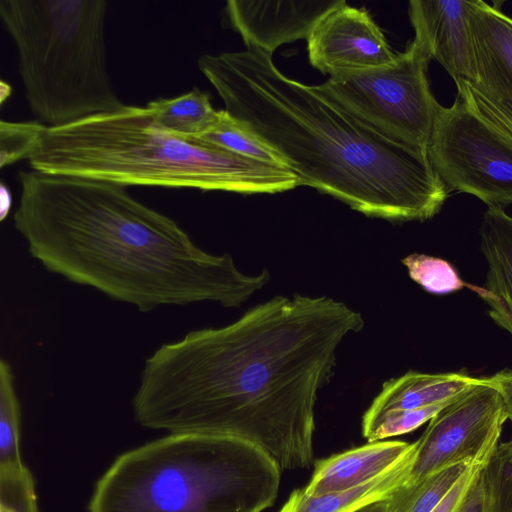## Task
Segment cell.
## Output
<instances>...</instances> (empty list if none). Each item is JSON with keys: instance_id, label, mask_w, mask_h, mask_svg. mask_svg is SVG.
Returning a JSON list of instances; mask_svg holds the SVG:
<instances>
[{"instance_id": "cell-25", "label": "cell", "mask_w": 512, "mask_h": 512, "mask_svg": "<svg viewBox=\"0 0 512 512\" xmlns=\"http://www.w3.org/2000/svg\"><path fill=\"white\" fill-rule=\"evenodd\" d=\"M46 126L39 122H6L1 120V168L35 151Z\"/></svg>"}, {"instance_id": "cell-29", "label": "cell", "mask_w": 512, "mask_h": 512, "mask_svg": "<svg viewBox=\"0 0 512 512\" xmlns=\"http://www.w3.org/2000/svg\"><path fill=\"white\" fill-rule=\"evenodd\" d=\"M0 198H1V220H4L7 213L10 210L11 207V194L9 189L4 185V183H1V190H0Z\"/></svg>"}, {"instance_id": "cell-26", "label": "cell", "mask_w": 512, "mask_h": 512, "mask_svg": "<svg viewBox=\"0 0 512 512\" xmlns=\"http://www.w3.org/2000/svg\"><path fill=\"white\" fill-rule=\"evenodd\" d=\"M483 466L471 465L432 512H455Z\"/></svg>"}, {"instance_id": "cell-11", "label": "cell", "mask_w": 512, "mask_h": 512, "mask_svg": "<svg viewBox=\"0 0 512 512\" xmlns=\"http://www.w3.org/2000/svg\"><path fill=\"white\" fill-rule=\"evenodd\" d=\"M307 43L311 65L330 76L388 66L398 56L368 11L346 2L316 23Z\"/></svg>"}, {"instance_id": "cell-7", "label": "cell", "mask_w": 512, "mask_h": 512, "mask_svg": "<svg viewBox=\"0 0 512 512\" xmlns=\"http://www.w3.org/2000/svg\"><path fill=\"white\" fill-rule=\"evenodd\" d=\"M430 60L411 41L391 65L333 75L316 88L387 139L427 151L442 107L430 88Z\"/></svg>"}, {"instance_id": "cell-23", "label": "cell", "mask_w": 512, "mask_h": 512, "mask_svg": "<svg viewBox=\"0 0 512 512\" xmlns=\"http://www.w3.org/2000/svg\"><path fill=\"white\" fill-rule=\"evenodd\" d=\"M481 473L486 512H512V440L498 445Z\"/></svg>"}, {"instance_id": "cell-10", "label": "cell", "mask_w": 512, "mask_h": 512, "mask_svg": "<svg viewBox=\"0 0 512 512\" xmlns=\"http://www.w3.org/2000/svg\"><path fill=\"white\" fill-rule=\"evenodd\" d=\"M480 381L464 373L416 371L387 380L363 415V436L374 442L412 432Z\"/></svg>"}, {"instance_id": "cell-32", "label": "cell", "mask_w": 512, "mask_h": 512, "mask_svg": "<svg viewBox=\"0 0 512 512\" xmlns=\"http://www.w3.org/2000/svg\"><path fill=\"white\" fill-rule=\"evenodd\" d=\"M0 512H14V511H12L11 509H8L6 507L0 506Z\"/></svg>"}, {"instance_id": "cell-31", "label": "cell", "mask_w": 512, "mask_h": 512, "mask_svg": "<svg viewBox=\"0 0 512 512\" xmlns=\"http://www.w3.org/2000/svg\"><path fill=\"white\" fill-rule=\"evenodd\" d=\"M10 93H11V86L8 83H6L3 80H1L0 96H1V103L2 104L4 103L5 99L10 96Z\"/></svg>"}, {"instance_id": "cell-4", "label": "cell", "mask_w": 512, "mask_h": 512, "mask_svg": "<svg viewBox=\"0 0 512 512\" xmlns=\"http://www.w3.org/2000/svg\"><path fill=\"white\" fill-rule=\"evenodd\" d=\"M33 170L115 183L278 193L301 185L287 167L163 130L147 107L124 105L60 127H45L28 157Z\"/></svg>"}, {"instance_id": "cell-15", "label": "cell", "mask_w": 512, "mask_h": 512, "mask_svg": "<svg viewBox=\"0 0 512 512\" xmlns=\"http://www.w3.org/2000/svg\"><path fill=\"white\" fill-rule=\"evenodd\" d=\"M480 248L487 263L483 287L468 285L488 305L492 320L512 336V216L488 207L479 228Z\"/></svg>"}, {"instance_id": "cell-19", "label": "cell", "mask_w": 512, "mask_h": 512, "mask_svg": "<svg viewBox=\"0 0 512 512\" xmlns=\"http://www.w3.org/2000/svg\"><path fill=\"white\" fill-rule=\"evenodd\" d=\"M471 465L460 463L421 481L403 484L386 499L384 512H432Z\"/></svg>"}, {"instance_id": "cell-9", "label": "cell", "mask_w": 512, "mask_h": 512, "mask_svg": "<svg viewBox=\"0 0 512 512\" xmlns=\"http://www.w3.org/2000/svg\"><path fill=\"white\" fill-rule=\"evenodd\" d=\"M507 419L500 393L481 378L429 421L415 441L405 484L460 463L486 465L499 445Z\"/></svg>"}, {"instance_id": "cell-8", "label": "cell", "mask_w": 512, "mask_h": 512, "mask_svg": "<svg viewBox=\"0 0 512 512\" xmlns=\"http://www.w3.org/2000/svg\"><path fill=\"white\" fill-rule=\"evenodd\" d=\"M427 156L449 192L473 195L488 207L512 204V144L458 95L451 106L441 107Z\"/></svg>"}, {"instance_id": "cell-1", "label": "cell", "mask_w": 512, "mask_h": 512, "mask_svg": "<svg viewBox=\"0 0 512 512\" xmlns=\"http://www.w3.org/2000/svg\"><path fill=\"white\" fill-rule=\"evenodd\" d=\"M361 313L326 296H275L218 328L188 332L144 361L135 420L169 434L228 437L280 470L313 462L315 405Z\"/></svg>"}, {"instance_id": "cell-6", "label": "cell", "mask_w": 512, "mask_h": 512, "mask_svg": "<svg viewBox=\"0 0 512 512\" xmlns=\"http://www.w3.org/2000/svg\"><path fill=\"white\" fill-rule=\"evenodd\" d=\"M105 0H1L25 97L36 118L60 127L125 104L107 69Z\"/></svg>"}, {"instance_id": "cell-24", "label": "cell", "mask_w": 512, "mask_h": 512, "mask_svg": "<svg viewBox=\"0 0 512 512\" xmlns=\"http://www.w3.org/2000/svg\"><path fill=\"white\" fill-rule=\"evenodd\" d=\"M402 263L406 266L410 278L427 292L448 294L466 285L456 269L442 258L413 253L403 258Z\"/></svg>"}, {"instance_id": "cell-18", "label": "cell", "mask_w": 512, "mask_h": 512, "mask_svg": "<svg viewBox=\"0 0 512 512\" xmlns=\"http://www.w3.org/2000/svg\"><path fill=\"white\" fill-rule=\"evenodd\" d=\"M155 123L163 130L185 138H199L219 121L221 110H215L210 96L197 87L180 96L147 103Z\"/></svg>"}, {"instance_id": "cell-30", "label": "cell", "mask_w": 512, "mask_h": 512, "mask_svg": "<svg viewBox=\"0 0 512 512\" xmlns=\"http://www.w3.org/2000/svg\"><path fill=\"white\" fill-rule=\"evenodd\" d=\"M386 507V500L370 503L353 512H384Z\"/></svg>"}, {"instance_id": "cell-3", "label": "cell", "mask_w": 512, "mask_h": 512, "mask_svg": "<svg viewBox=\"0 0 512 512\" xmlns=\"http://www.w3.org/2000/svg\"><path fill=\"white\" fill-rule=\"evenodd\" d=\"M198 67L225 111L271 147L300 180L370 217L425 221L449 191L427 151L396 143L278 70L254 46L205 54Z\"/></svg>"}, {"instance_id": "cell-22", "label": "cell", "mask_w": 512, "mask_h": 512, "mask_svg": "<svg viewBox=\"0 0 512 512\" xmlns=\"http://www.w3.org/2000/svg\"><path fill=\"white\" fill-rule=\"evenodd\" d=\"M455 85L465 105L512 144V100L489 93L469 81H457Z\"/></svg>"}, {"instance_id": "cell-28", "label": "cell", "mask_w": 512, "mask_h": 512, "mask_svg": "<svg viewBox=\"0 0 512 512\" xmlns=\"http://www.w3.org/2000/svg\"><path fill=\"white\" fill-rule=\"evenodd\" d=\"M482 379L500 393L508 419L512 422V369H504L492 376L482 377Z\"/></svg>"}, {"instance_id": "cell-21", "label": "cell", "mask_w": 512, "mask_h": 512, "mask_svg": "<svg viewBox=\"0 0 512 512\" xmlns=\"http://www.w3.org/2000/svg\"><path fill=\"white\" fill-rule=\"evenodd\" d=\"M197 139L249 158L284 166L281 157L271 147L225 110H221L218 123Z\"/></svg>"}, {"instance_id": "cell-20", "label": "cell", "mask_w": 512, "mask_h": 512, "mask_svg": "<svg viewBox=\"0 0 512 512\" xmlns=\"http://www.w3.org/2000/svg\"><path fill=\"white\" fill-rule=\"evenodd\" d=\"M21 406L10 364L0 360V471L26 468L20 454Z\"/></svg>"}, {"instance_id": "cell-5", "label": "cell", "mask_w": 512, "mask_h": 512, "mask_svg": "<svg viewBox=\"0 0 512 512\" xmlns=\"http://www.w3.org/2000/svg\"><path fill=\"white\" fill-rule=\"evenodd\" d=\"M279 484L278 465L247 442L169 434L119 455L88 512H263Z\"/></svg>"}, {"instance_id": "cell-2", "label": "cell", "mask_w": 512, "mask_h": 512, "mask_svg": "<svg viewBox=\"0 0 512 512\" xmlns=\"http://www.w3.org/2000/svg\"><path fill=\"white\" fill-rule=\"evenodd\" d=\"M16 230L47 271L140 312L211 301L239 307L270 280L198 247L170 217L115 183L19 173Z\"/></svg>"}, {"instance_id": "cell-13", "label": "cell", "mask_w": 512, "mask_h": 512, "mask_svg": "<svg viewBox=\"0 0 512 512\" xmlns=\"http://www.w3.org/2000/svg\"><path fill=\"white\" fill-rule=\"evenodd\" d=\"M472 1L411 0L409 18L413 39L437 60L454 82H475L470 17Z\"/></svg>"}, {"instance_id": "cell-12", "label": "cell", "mask_w": 512, "mask_h": 512, "mask_svg": "<svg viewBox=\"0 0 512 512\" xmlns=\"http://www.w3.org/2000/svg\"><path fill=\"white\" fill-rule=\"evenodd\" d=\"M344 0H230L226 14L246 46L267 53L308 39L316 23Z\"/></svg>"}, {"instance_id": "cell-14", "label": "cell", "mask_w": 512, "mask_h": 512, "mask_svg": "<svg viewBox=\"0 0 512 512\" xmlns=\"http://www.w3.org/2000/svg\"><path fill=\"white\" fill-rule=\"evenodd\" d=\"M502 2L473 0L470 17L475 82L494 95L512 100V18Z\"/></svg>"}, {"instance_id": "cell-17", "label": "cell", "mask_w": 512, "mask_h": 512, "mask_svg": "<svg viewBox=\"0 0 512 512\" xmlns=\"http://www.w3.org/2000/svg\"><path fill=\"white\" fill-rule=\"evenodd\" d=\"M412 450L383 475L352 489L309 495L303 488L294 490L279 512H353L370 503L388 499L405 484L414 454Z\"/></svg>"}, {"instance_id": "cell-27", "label": "cell", "mask_w": 512, "mask_h": 512, "mask_svg": "<svg viewBox=\"0 0 512 512\" xmlns=\"http://www.w3.org/2000/svg\"><path fill=\"white\" fill-rule=\"evenodd\" d=\"M482 468L455 512H486L485 489L481 473Z\"/></svg>"}, {"instance_id": "cell-16", "label": "cell", "mask_w": 512, "mask_h": 512, "mask_svg": "<svg viewBox=\"0 0 512 512\" xmlns=\"http://www.w3.org/2000/svg\"><path fill=\"white\" fill-rule=\"evenodd\" d=\"M413 447L414 442L380 440L318 460L303 490L317 496L352 489L392 469Z\"/></svg>"}]
</instances>
